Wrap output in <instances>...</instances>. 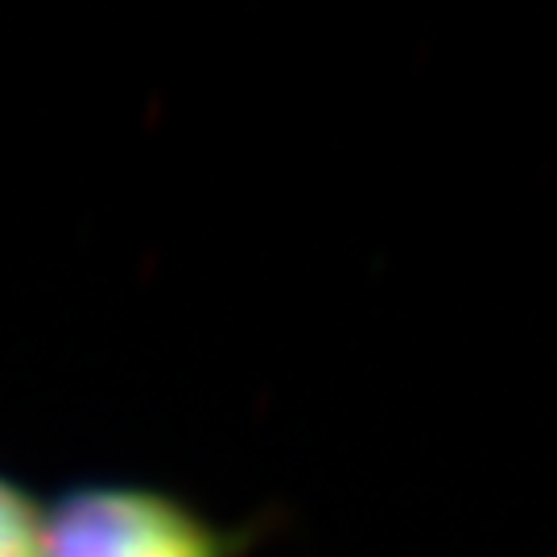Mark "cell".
I'll list each match as a JSON object with an SVG mask.
<instances>
[{"label":"cell","instance_id":"1","mask_svg":"<svg viewBox=\"0 0 557 557\" xmlns=\"http://www.w3.org/2000/svg\"><path fill=\"white\" fill-rule=\"evenodd\" d=\"M264 533V520L220 524L158 483L83 479L46 508L41 557H248Z\"/></svg>","mask_w":557,"mask_h":557},{"label":"cell","instance_id":"2","mask_svg":"<svg viewBox=\"0 0 557 557\" xmlns=\"http://www.w3.org/2000/svg\"><path fill=\"white\" fill-rule=\"evenodd\" d=\"M41 508L34 492L0 471V557H41Z\"/></svg>","mask_w":557,"mask_h":557}]
</instances>
